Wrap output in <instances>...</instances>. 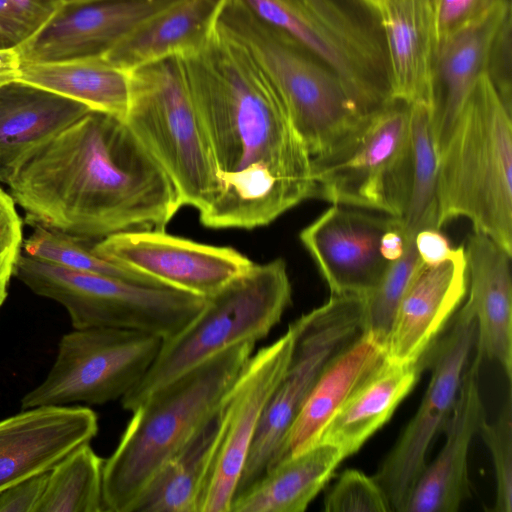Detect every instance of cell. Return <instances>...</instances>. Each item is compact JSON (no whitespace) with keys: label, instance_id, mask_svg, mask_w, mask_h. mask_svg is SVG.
<instances>
[{"label":"cell","instance_id":"1","mask_svg":"<svg viewBox=\"0 0 512 512\" xmlns=\"http://www.w3.org/2000/svg\"><path fill=\"white\" fill-rule=\"evenodd\" d=\"M180 57L222 185L200 222L254 229L313 198L311 156L247 51L214 26L201 49Z\"/></svg>","mask_w":512,"mask_h":512},{"label":"cell","instance_id":"2","mask_svg":"<svg viewBox=\"0 0 512 512\" xmlns=\"http://www.w3.org/2000/svg\"><path fill=\"white\" fill-rule=\"evenodd\" d=\"M8 185L27 223L89 241L165 230L182 207L124 120L93 110L33 154Z\"/></svg>","mask_w":512,"mask_h":512},{"label":"cell","instance_id":"3","mask_svg":"<svg viewBox=\"0 0 512 512\" xmlns=\"http://www.w3.org/2000/svg\"><path fill=\"white\" fill-rule=\"evenodd\" d=\"M254 347L245 341L224 349L155 390L131 412L104 460V512H130L162 465L218 412Z\"/></svg>","mask_w":512,"mask_h":512},{"label":"cell","instance_id":"4","mask_svg":"<svg viewBox=\"0 0 512 512\" xmlns=\"http://www.w3.org/2000/svg\"><path fill=\"white\" fill-rule=\"evenodd\" d=\"M437 227L459 217L512 255V123L486 74L438 156Z\"/></svg>","mask_w":512,"mask_h":512},{"label":"cell","instance_id":"5","mask_svg":"<svg viewBox=\"0 0 512 512\" xmlns=\"http://www.w3.org/2000/svg\"><path fill=\"white\" fill-rule=\"evenodd\" d=\"M215 27L254 60L286 110L312 160L336 152L367 115L340 77L276 28L225 0Z\"/></svg>","mask_w":512,"mask_h":512},{"label":"cell","instance_id":"6","mask_svg":"<svg viewBox=\"0 0 512 512\" xmlns=\"http://www.w3.org/2000/svg\"><path fill=\"white\" fill-rule=\"evenodd\" d=\"M299 43L369 114L394 101L380 0H236Z\"/></svg>","mask_w":512,"mask_h":512},{"label":"cell","instance_id":"7","mask_svg":"<svg viewBox=\"0 0 512 512\" xmlns=\"http://www.w3.org/2000/svg\"><path fill=\"white\" fill-rule=\"evenodd\" d=\"M291 300L285 261L254 263L207 297L181 331L162 340L146 374L120 399L122 408L132 412L155 390L224 349L265 338Z\"/></svg>","mask_w":512,"mask_h":512},{"label":"cell","instance_id":"8","mask_svg":"<svg viewBox=\"0 0 512 512\" xmlns=\"http://www.w3.org/2000/svg\"><path fill=\"white\" fill-rule=\"evenodd\" d=\"M124 122L171 179L182 206L200 215L215 203L222 185L179 55L130 70Z\"/></svg>","mask_w":512,"mask_h":512},{"label":"cell","instance_id":"9","mask_svg":"<svg viewBox=\"0 0 512 512\" xmlns=\"http://www.w3.org/2000/svg\"><path fill=\"white\" fill-rule=\"evenodd\" d=\"M13 276L35 294L64 306L74 329H127L162 340L181 331L206 300L175 288L74 270L22 253Z\"/></svg>","mask_w":512,"mask_h":512},{"label":"cell","instance_id":"10","mask_svg":"<svg viewBox=\"0 0 512 512\" xmlns=\"http://www.w3.org/2000/svg\"><path fill=\"white\" fill-rule=\"evenodd\" d=\"M364 309L365 297L332 295L292 322L291 358L265 408L235 497L281 460L288 433L324 368L362 333Z\"/></svg>","mask_w":512,"mask_h":512},{"label":"cell","instance_id":"11","mask_svg":"<svg viewBox=\"0 0 512 512\" xmlns=\"http://www.w3.org/2000/svg\"><path fill=\"white\" fill-rule=\"evenodd\" d=\"M410 104L394 100L365 116L333 154L312 160L314 197L401 218L409 191Z\"/></svg>","mask_w":512,"mask_h":512},{"label":"cell","instance_id":"12","mask_svg":"<svg viewBox=\"0 0 512 512\" xmlns=\"http://www.w3.org/2000/svg\"><path fill=\"white\" fill-rule=\"evenodd\" d=\"M161 342L134 330L74 329L61 337L50 371L21 399V410L121 399L146 374Z\"/></svg>","mask_w":512,"mask_h":512},{"label":"cell","instance_id":"13","mask_svg":"<svg viewBox=\"0 0 512 512\" xmlns=\"http://www.w3.org/2000/svg\"><path fill=\"white\" fill-rule=\"evenodd\" d=\"M448 330L428 351L432 373L414 417L372 476L392 511L404 512L410 494L427 463L430 445L453 412L462 378L476 340V321L464 304L449 321Z\"/></svg>","mask_w":512,"mask_h":512},{"label":"cell","instance_id":"14","mask_svg":"<svg viewBox=\"0 0 512 512\" xmlns=\"http://www.w3.org/2000/svg\"><path fill=\"white\" fill-rule=\"evenodd\" d=\"M292 323L251 355L221 407V432L198 501V512H230L250 447L268 401L290 361Z\"/></svg>","mask_w":512,"mask_h":512},{"label":"cell","instance_id":"15","mask_svg":"<svg viewBox=\"0 0 512 512\" xmlns=\"http://www.w3.org/2000/svg\"><path fill=\"white\" fill-rule=\"evenodd\" d=\"M93 251L158 283L207 298L254 263L238 250L178 237L165 230H132L92 244Z\"/></svg>","mask_w":512,"mask_h":512},{"label":"cell","instance_id":"16","mask_svg":"<svg viewBox=\"0 0 512 512\" xmlns=\"http://www.w3.org/2000/svg\"><path fill=\"white\" fill-rule=\"evenodd\" d=\"M399 218L333 204L299 234L332 295L367 297L391 262L380 251L382 235L400 228Z\"/></svg>","mask_w":512,"mask_h":512},{"label":"cell","instance_id":"17","mask_svg":"<svg viewBox=\"0 0 512 512\" xmlns=\"http://www.w3.org/2000/svg\"><path fill=\"white\" fill-rule=\"evenodd\" d=\"M178 0H62L45 24L19 48L21 61L105 58L152 15Z\"/></svg>","mask_w":512,"mask_h":512},{"label":"cell","instance_id":"18","mask_svg":"<svg viewBox=\"0 0 512 512\" xmlns=\"http://www.w3.org/2000/svg\"><path fill=\"white\" fill-rule=\"evenodd\" d=\"M465 249H453L434 265L423 262L413 273L396 310L386 358L413 363L424 358L467 294Z\"/></svg>","mask_w":512,"mask_h":512},{"label":"cell","instance_id":"19","mask_svg":"<svg viewBox=\"0 0 512 512\" xmlns=\"http://www.w3.org/2000/svg\"><path fill=\"white\" fill-rule=\"evenodd\" d=\"M97 432V415L84 406H39L1 420L0 492L50 471Z\"/></svg>","mask_w":512,"mask_h":512},{"label":"cell","instance_id":"20","mask_svg":"<svg viewBox=\"0 0 512 512\" xmlns=\"http://www.w3.org/2000/svg\"><path fill=\"white\" fill-rule=\"evenodd\" d=\"M480 363L477 355L469 361L444 429V445L420 475L404 512H455L470 497L468 453L485 417L478 385Z\"/></svg>","mask_w":512,"mask_h":512},{"label":"cell","instance_id":"21","mask_svg":"<svg viewBox=\"0 0 512 512\" xmlns=\"http://www.w3.org/2000/svg\"><path fill=\"white\" fill-rule=\"evenodd\" d=\"M468 287L465 305L476 321V354L500 364L512 380V280L508 254L487 235L474 231L464 247Z\"/></svg>","mask_w":512,"mask_h":512},{"label":"cell","instance_id":"22","mask_svg":"<svg viewBox=\"0 0 512 512\" xmlns=\"http://www.w3.org/2000/svg\"><path fill=\"white\" fill-rule=\"evenodd\" d=\"M510 16L511 5L506 0L485 18L439 45L430 103L438 156L477 81L486 74L496 36Z\"/></svg>","mask_w":512,"mask_h":512},{"label":"cell","instance_id":"23","mask_svg":"<svg viewBox=\"0 0 512 512\" xmlns=\"http://www.w3.org/2000/svg\"><path fill=\"white\" fill-rule=\"evenodd\" d=\"M89 111L23 81L0 87V183L8 185L33 154Z\"/></svg>","mask_w":512,"mask_h":512},{"label":"cell","instance_id":"24","mask_svg":"<svg viewBox=\"0 0 512 512\" xmlns=\"http://www.w3.org/2000/svg\"><path fill=\"white\" fill-rule=\"evenodd\" d=\"M394 100L430 106L438 38L431 0H380Z\"/></svg>","mask_w":512,"mask_h":512},{"label":"cell","instance_id":"25","mask_svg":"<svg viewBox=\"0 0 512 512\" xmlns=\"http://www.w3.org/2000/svg\"><path fill=\"white\" fill-rule=\"evenodd\" d=\"M385 359V346L365 333L335 355L295 419L280 461L318 444L327 424Z\"/></svg>","mask_w":512,"mask_h":512},{"label":"cell","instance_id":"26","mask_svg":"<svg viewBox=\"0 0 512 512\" xmlns=\"http://www.w3.org/2000/svg\"><path fill=\"white\" fill-rule=\"evenodd\" d=\"M427 362L428 353L413 363L386 358L327 424L318 443L338 447L346 458L356 453L391 418L417 384Z\"/></svg>","mask_w":512,"mask_h":512},{"label":"cell","instance_id":"27","mask_svg":"<svg viewBox=\"0 0 512 512\" xmlns=\"http://www.w3.org/2000/svg\"><path fill=\"white\" fill-rule=\"evenodd\" d=\"M225 0H178L146 19L104 59L132 70L172 55H187L208 41Z\"/></svg>","mask_w":512,"mask_h":512},{"label":"cell","instance_id":"28","mask_svg":"<svg viewBox=\"0 0 512 512\" xmlns=\"http://www.w3.org/2000/svg\"><path fill=\"white\" fill-rule=\"evenodd\" d=\"M345 458L328 443L288 457L237 495L230 512H303Z\"/></svg>","mask_w":512,"mask_h":512},{"label":"cell","instance_id":"29","mask_svg":"<svg viewBox=\"0 0 512 512\" xmlns=\"http://www.w3.org/2000/svg\"><path fill=\"white\" fill-rule=\"evenodd\" d=\"M19 81L122 120L128 110L130 71L104 58L48 63L21 61Z\"/></svg>","mask_w":512,"mask_h":512},{"label":"cell","instance_id":"30","mask_svg":"<svg viewBox=\"0 0 512 512\" xmlns=\"http://www.w3.org/2000/svg\"><path fill=\"white\" fill-rule=\"evenodd\" d=\"M221 425L219 409L162 465L130 512H198L199 496Z\"/></svg>","mask_w":512,"mask_h":512},{"label":"cell","instance_id":"31","mask_svg":"<svg viewBox=\"0 0 512 512\" xmlns=\"http://www.w3.org/2000/svg\"><path fill=\"white\" fill-rule=\"evenodd\" d=\"M410 174L406 208L400 218L403 236L437 227L438 151L431 110L426 103L410 104Z\"/></svg>","mask_w":512,"mask_h":512},{"label":"cell","instance_id":"32","mask_svg":"<svg viewBox=\"0 0 512 512\" xmlns=\"http://www.w3.org/2000/svg\"><path fill=\"white\" fill-rule=\"evenodd\" d=\"M104 460L83 443L49 472L37 512H104Z\"/></svg>","mask_w":512,"mask_h":512},{"label":"cell","instance_id":"33","mask_svg":"<svg viewBox=\"0 0 512 512\" xmlns=\"http://www.w3.org/2000/svg\"><path fill=\"white\" fill-rule=\"evenodd\" d=\"M91 241L64 232L34 226L32 234L23 240L25 254L74 270L112 276L134 283L164 286L125 266L97 255Z\"/></svg>","mask_w":512,"mask_h":512},{"label":"cell","instance_id":"34","mask_svg":"<svg viewBox=\"0 0 512 512\" xmlns=\"http://www.w3.org/2000/svg\"><path fill=\"white\" fill-rule=\"evenodd\" d=\"M404 238L403 255L391 262L378 287L365 297L362 333L371 336L385 348L402 295L422 262L415 247V235Z\"/></svg>","mask_w":512,"mask_h":512},{"label":"cell","instance_id":"35","mask_svg":"<svg viewBox=\"0 0 512 512\" xmlns=\"http://www.w3.org/2000/svg\"><path fill=\"white\" fill-rule=\"evenodd\" d=\"M486 444L494 466L496 477V500L494 510L512 511V397L511 389L495 421L489 423L484 417L478 428Z\"/></svg>","mask_w":512,"mask_h":512},{"label":"cell","instance_id":"36","mask_svg":"<svg viewBox=\"0 0 512 512\" xmlns=\"http://www.w3.org/2000/svg\"><path fill=\"white\" fill-rule=\"evenodd\" d=\"M327 512H389L391 506L373 477L356 469L345 470L324 499Z\"/></svg>","mask_w":512,"mask_h":512},{"label":"cell","instance_id":"37","mask_svg":"<svg viewBox=\"0 0 512 512\" xmlns=\"http://www.w3.org/2000/svg\"><path fill=\"white\" fill-rule=\"evenodd\" d=\"M62 0H0V49L18 48L45 24Z\"/></svg>","mask_w":512,"mask_h":512},{"label":"cell","instance_id":"38","mask_svg":"<svg viewBox=\"0 0 512 512\" xmlns=\"http://www.w3.org/2000/svg\"><path fill=\"white\" fill-rule=\"evenodd\" d=\"M504 1L431 0L439 45L485 18Z\"/></svg>","mask_w":512,"mask_h":512},{"label":"cell","instance_id":"39","mask_svg":"<svg viewBox=\"0 0 512 512\" xmlns=\"http://www.w3.org/2000/svg\"><path fill=\"white\" fill-rule=\"evenodd\" d=\"M22 245V220L17 213L15 201L0 188V308L7 298L8 285Z\"/></svg>","mask_w":512,"mask_h":512},{"label":"cell","instance_id":"40","mask_svg":"<svg viewBox=\"0 0 512 512\" xmlns=\"http://www.w3.org/2000/svg\"><path fill=\"white\" fill-rule=\"evenodd\" d=\"M486 75L506 107L511 110V16L504 22L496 36Z\"/></svg>","mask_w":512,"mask_h":512},{"label":"cell","instance_id":"41","mask_svg":"<svg viewBox=\"0 0 512 512\" xmlns=\"http://www.w3.org/2000/svg\"><path fill=\"white\" fill-rule=\"evenodd\" d=\"M48 472L35 475L0 492V512H37Z\"/></svg>","mask_w":512,"mask_h":512},{"label":"cell","instance_id":"42","mask_svg":"<svg viewBox=\"0 0 512 512\" xmlns=\"http://www.w3.org/2000/svg\"><path fill=\"white\" fill-rule=\"evenodd\" d=\"M415 247L421 261L428 265L442 262L453 250L447 237L436 228L419 230L415 235Z\"/></svg>","mask_w":512,"mask_h":512},{"label":"cell","instance_id":"43","mask_svg":"<svg viewBox=\"0 0 512 512\" xmlns=\"http://www.w3.org/2000/svg\"><path fill=\"white\" fill-rule=\"evenodd\" d=\"M20 66L19 48L0 49V87L19 80Z\"/></svg>","mask_w":512,"mask_h":512},{"label":"cell","instance_id":"44","mask_svg":"<svg viewBox=\"0 0 512 512\" xmlns=\"http://www.w3.org/2000/svg\"><path fill=\"white\" fill-rule=\"evenodd\" d=\"M405 250V238L399 228L387 230L380 240L382 256L389 262L401 258Z\"/></svg>","mask_w":512,"mask_h":512}]
</instances>
